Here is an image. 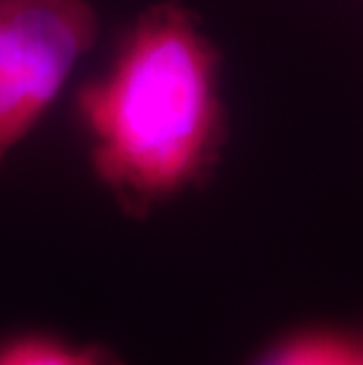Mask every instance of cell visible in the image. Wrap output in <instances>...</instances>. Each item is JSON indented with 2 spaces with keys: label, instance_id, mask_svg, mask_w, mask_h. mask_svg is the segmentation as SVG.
I'll list each match as a JSON object with an SVG mask.
<instances>
[{
  "label": "cell",
  "instance_id": "277c9868",
  "mask_svg": "<svg viewBox=\"0 0 363 365\" xmlns=\"http://www.w3.org/2000/svg\"><path fill=\"white\" fill-rule=\"evenodd\" d=\"M359 339L330 325H305L269 341L250 365H357Z\"/></svg>",
  "mask_w": 363,
  "mask_h": 365
},
{
  "label": "cell",
  "instance_id": "5b68a950",
  "mask_svg": "<svg viewBox=\"0 0 363 365\" xmlns=\"http://www.w3.org/2000/svg\"><path fill=\"white\" fill-rule=\"evenodd\" d=\"M357 365H363V337L359 339V354H357Z\"/></svg>",
  "mask_w": 363,
  "mask_h": 365
},
{
  "label": "cell",
  "instance_id": "3957f363",
  "mask_svg": "<svg viewBox=\"0 0 363 365\" xmlns=\"http://www.w3.org/2000/svg\"><path fill=\"white\" fill-rule=\"evenodd\" d=\"M0 365H128L102 341H81L43 325L0 332Z\"/></svg>",
  "mask_w": 363,
  "mask_h": 365
},
{
  "label": "cell",
  "instance_id": "6da1fadb",
  "mask_svg": "<svg viewBox=\"0 0 363 365\" xmlns=\"http://www.w3.org/2000/svg\"><path fill=\"white\" fill-rule=\"evenodd\" d=\"M76 111L97 182L146 220L213 177L227 144L220 52L189 7L156 3L137 17L109 68L83 85Z\"/></svg>",
  "mask_w": 363,
  "mask_h": 365
},
{
  "label": "cell",
  "instance_id": "7a4b0ae2",
  "mask_svg": "<svg viewBox=\"0 0 363 365\" xmlns=\"http://www.w3.org/2000/svg\"><path fill=\"white\" fill-rule=\"evenodd\" d=\"M88 0H0V165L97 41Z\"/></svg>",
  "mask_w": 363,
  "mask_h": 365
}]
</instances>
